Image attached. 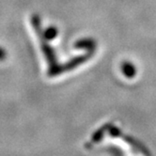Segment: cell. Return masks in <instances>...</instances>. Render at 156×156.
Segmentation results:
<instances>
[]
</instances>
